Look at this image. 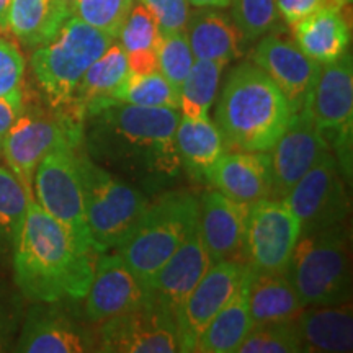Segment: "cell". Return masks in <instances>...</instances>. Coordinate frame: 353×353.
Returning <instances> with one entry per match:
<instances>
[{"label": "cell", "mask_w": 353, "mask_h": 353, "mask_svg": "<svg viewBox=\"0 0 353 353\" xmlns=\"http://www.w3.org/2000/svg\"><path fill=\"white\" fill-rule=\"evenodd\" d=\"M294 39L317 64H327L350 48V26L342 8L324 6L293 25Z\"/></svg>", "instance_id": "cell-25"}, {"label": "cell", "mask_w": 353, "mask_h": 353, "mask_svg": "<svg viewBox=\"0 0 353 353\" xmlns=\"http://www.w3.org/2000/svg\"><path fill=\"white\" fill-rule=\"evenodd\" d=\"M327 3L329 0H275L278 15L290 26L296 25Z\"/></svg>", "instance_id": "cell-41"}, {"label": "cell", "mask_w": 353, "mask_h": 353, "mask_svg": "<svg viewBox=\"0 0 353 353\" xmlns=\"http://www.w3.org/2000/svg\"><path fill=\"white\" fill-rule=\"evenodd\" d=\"M114 38L77 17H69L56 37L32 54L34 81L52 108L68 110L85 70L103 54Z\"/></svg>", "instance_id": "cell-6"}, {"label": "cell", "mask_w": 353, "mask_h": 353, "mask_svg": "<svg viewBox=\"0 0 353 353\" xmlns=\"http://www.w3.org/2000/svg\"><path fill=\"white\" fill-rule=\"evenodd\" d=\"M68 301L33 303L21 319L13 350L23 353L99 352L100 337L90 325L72 314Z\"/></svg>", "instance_id": "cell-11"}, {"label": "cell", "mask_w": 353, "mask_h": 353, "mask_svg": "<svg viewBox=\"0 0 353 353\" xmlns=\"http://www.w3.org/2000/svg\"><path fill=\"white\" fill-rule=\"evenodd\" d=\"M228 64L219 61L195 59L180 88V114L188 118H206L213 107L221 76Z\"/></svg>", "instance_id": "cell-32"}, {"label": "cell", "mask_w": 353, "mask_h": 353, "mask_svg": "<svg viewBox=\"0 0 353 353\" xmlns=\"http://www.w3.org/2000/svg\"><path fill=\"white\" fill-rule=\"evenodd\" d=\"M223 8L195 7L190 12L185 34L195 59L229 64L242 56L244 37Z\"/></svg>", "instance_id": "cell-23"}, {"label": "cell", "mask_w": 353, "mask_h": 353, "mask_svg": "<svg viewBox=\"0 0 353 353\" xmlns=\"http://www.w3.org/2000/svg\"><path fill=\"white\" fill-rule=\"evenodd\" d=\"M82 138L83 123L69 110L25 103L2 141V157L33 195V175L41 159L61 145H81Z\"/></svg>", "instance_id": "cell-8"}, {"label": "cell", "mask_w": 353, "mask_h": 353, "mask_svg": "<svg viewBox=\"0 0 353 353\" xmlns=\"http://www.w3.org/2000/svg\"><path fill=\"white\" fill-rule=\"evenodd\" d=\"M342 175L337 159L327 151L283 198L298 216L301 232L345 223L350 200Z\"/></svg>", "instance_id": "cell-12"}, {"label": "cell", "mask_w": 353, "mask_h": 353, "mask_svg": "<svg viewBox=\"0 0 353 353\" xmlns=\"http://www.w3.org/2000/svg\"><path fill=\"white\" fill-rule=\"evenodd\" d=\"M130 76L128 57L121 44L112 43L83 74L70 100L69 112L83 123L87 117L114 103L117 88Z\"/></svg>", "instance_id": "cell-22"}, {"label": "cell", "mask_w": 353, "mask_h": 353, "mask_svg": "<svg viewBox=\"0 0 353 353\" xmlns=\"http://www.w3.org/2000/svg\"><path fill=\"white\" fill-rule=\"evenodd\" d=\"M25 59L19 46L0 38V99H25Z\"/></svg>", "instance_id": "cell-38"}, {"label": "cell", "mask_w": 353, "mask_h": 353, "mask_svg": "<svg viewBox=\"0 0 353 353\" xmlns=\"http://www.w3.org/2000/svg\"><path fill=\"white\" fill-rule=\"evenodd\" d=\"M211 263L213 260L203 244L196 224L183 244L179 247V250L164 263V267L159 268L145 281L151 301L165 309L176 321L185 299L188 298L203 275L208 272Z\"/></svg>", "instance_id": "cell-20"}, {"label": "cell", "mask_w": 353, "mask_h": 353, "mask_svg": "<svg viewBox=\"0 0 353 353\" xmlns=\"http://www.w3.org/2000/svg\"><path fill=\"white\" fill-rule=\"evenodd\" d=\"M72 13L61 0H12L7 10L6 30L26 48L51 41Z\"/></svg>", "instance_id": "cell-27"}, {"label": "cell", "mask_w": 353, "mask_h": 353, "mask_svg": "<svg viewBox=\"0 0 353 353\" xmlns=\"http://www.w3.org/2000/svg\"><path fill=\"white\" fill-rule=\"evenodd\" d=\"M99 352L175 353L180 350L176 321L165 309L149 301L101 322Z\"/></svg>", "instance_id": "cell-14"}, {"label": "cell", "mask_w": 353, "mask_h": 353, "mask_svg": "<svg viewBox=\"0 0 353 353\" xmlns=\"http://www.w3.org/2000/svg\"><path fill=\"white\" fill-rule=\"evenodd\" d=\"M190 6L193 7H214V8H226L231 3V0H188Z\"/></svg>", "instance_id": "cell-43"}, {"label": "cell", "mask_w": 353, "mask_h": 353, "mask_svg": "<svg viewBox=\"0 0 353 353\" xmlns=\"http://www.w3.org/2000/svg\"><path fill=\"white\" fill-rule=\"evenodd\" d=\"M299 236L298 216L283 198L254 203L247 219V263L254 272H285Z\"/></svg>", "instance_id": "cell-13"}, {"label": "cell", "mask_w": 353, "mask_h": 353, "mask_svg": "<svg viewBox=\"0 0 353 353\" xmlns=\"http://www.w3.org/2000/svg\"><path fill=\"white\" fill-rule=\"evenodd\" d=\"M306 307L286 272H254L249 280L252 325L293 322Z\"/></svg>", "instance_id": "cell-26"}, {"label": "cell", "mask_w": 353, "mask_h": 353, "mask_svg": "<svg viewBox=\"0 0 353 353\" xmlns=\"http://www.w3.org/2000/svg\"><path fill=\"white\" fill-rule=\"evenodd\" d=\"M229 6L231 19L247 43L273 32L280 21L275 0H231Z\"/></svg>", "instance_id": "cell-36"}, {"label": "cell", "mask_w": 353, "mask_h": 353, "mask_svg": "<svg viewBox=\"0 0 353 353\" xmlns=\"http://www.w3.org/2000/svg\"><path fill=\"white\" fill-rule=\"evenodd\" d=\"M206 182L231 200L252 206L272 196V172L268 152H224L206 175Z\"/></svg>", "instance_id": "cell-21"}, {"label": "cell", "mask_w": 353, "mask_h": 353, "mask_svg": "<svg viewBox=\"0 0 353 353\" xmlns=\"http://www.w3.org/2000/svg\"><path fill=\"white\" fill-rule=\"evenodd\" d=\"M294 110L275 82L252 61L237 64L224 82L214 121L232 151L268 152Z\"/></svg>", "instance_id": "cell-3"}, {"label": "cell", "mask_w": 353, "mask_h": 353, "mask_svg": "<svg viewBox=\"0 0 353 353\" xmlns=\"http://www.w3.org/2000/svg\"><path fill=\"white\" fill-rule=\"evenodd\" d=\"M285 272L304 306L350 301V242L345 224L301 232Z\"/></svg>", "instance_id": "cell-4"}, {"label": "cell", "mask_w": 353, "mask_h": 353, "mask_svg": "<svg viewBox=\"0 0 353 353\" xmlns=\"http://www.w3.org/2000/svg\"><path fill=\"white\" fill-rule=\"evenodd\" d=\"M294 322L303 352L345 353L353 348L350 301L330 306H306Z\"/></svg>", "instance_id": "cell-24"}, {"label": "cell", "mask_w": 353, "mask_h": 353, "mask_svg": "<svg viewBox=\"0 0 353 353\" xmlns=\"http://www.w3.org/2000/svg\"><path fill=\"white\" fill-rule=\"evenodd\" d=\"M175 145L180 164L196 180H206L211 167L226 149L218 126L210 117L188 118L182 114L175 131Z\"/></svg>", "instance_id": "cell-28"}, {"label": "cell", "mask_w": 353, "mask_h": 353, "mask_svg": "<svg viewBox=\"0 0 353 353\" xmlns=\"http://www.w3.org/2000/svg\"><path fill=\"white\" fill-rule=\"evenodd\" d=\"M118 38L126 52L130 72L148 74L157 70V48L161 33L154 15L143 3L132 6Z\"/></svg>", "instance_id": "cell-30"}, {"label": "cell", "mask_w": 353, "mask_h": 353, "mask_svg": "<svg viewBox=\"0 0 353 353\" xmlns=\"http://www.w3.org/2000/svg\"><path fill=\"white\" fill-rule=\"evenodd\" d=\"M327 151H330L327 141L311 117L304 110L294 113L283 134L268 151L272 196L288 195L298 180Z\"/></svg>", "instance_id": "cell-17"}, {"label": "cell", "mask_w": 353, "mask_h": 353, "mask_svg": "<svg viewBox=\"0 0 353 353\" xmlns=\"http://www.w3.org/2000/svg\"><path fill=\"white\" fill-rule=\"evenodd\" d=\"M25 107V99H0V144L8 130L20 117Z\"/></svg>", "instance_id": "cell-42"}, {"label": "cell", "mask_w": 353, "mask_h": 353, "mask_svg": "<svg viewBox=\"0 0 353 353\" xmlns=\"http://www.w3.org/2000/svg\"><path fill=\"white\" fill-rule=\"evenodd\" d=\"M0 156H2V144H0Z\"/></svg>", "instance_id": "cell-47"}, {"label": "cell", "mask_w": 353, "mask_h": 353, "mask_svg": "<svg viewBox=\"0 0 353 353\" xmlns=\"http://www.w3.org/2000/svg\"><path fill=\"white\" fill-rule=\"evenodd\" d=\"M193 63L195 56L185 32L161 37L157 48V70L169 81L179 95Z\"/></svg>", "instance_id": "cell-35"}, {"label": "cell", "mask_w": 353, "mask_h": 353, "mask_svg": "<svg viewBox=\"0 0 353 353\" xmlns=\"http://www.w3.org/2000/svg\"><path fill=\"white\" fill-rule=\"evenodd\" d=\"M12 0H0V28L6 30V20H7V10L10 6Z\"/></svg>", "instance_id": "cell-44"}, {"label": "cell", "mask_w": 353, "mask_h": 353, "mask_svg": "<svg viewBox=\"0 0 353 353\" xmlns=\"http://www.w3.org/2000/svg\"><path fill=\"white\" fill-rule=\"evenodd\" d=\"M61 2H63L64 6L69 8L70 13H72V7H74V2H76V0H61Z\"/></svg>", "instance_id": "cell-45"}, {"label": "cell", "mask_w": 353, "mask_h": 353, "mask_svg": "<svg viewBox=\"0 0 353 353\" xmlns=\"http://www.w3.org/2000/svg\"><path fill=\"white\" fill-rule=\"evenodd\" d=\"M152 13L161 37L185 32L190 15L188 0H139Z\"/></svg>", "instance_id": "cell-40"}, {"label": "cell", "mask_w": 353, "mask_h": 353, "mask_svg": "<svg viewBox=\"0 0 353 353\" xmlns=\"http://www.w3.org/2000/svg\"><path fill=\"white\" fill-rule=\"evenodd\" d=\"M343 2H345V6H347V7H350V6H352V2H353V0H343Z\"/></svg>", "instance_id": "cell-46"}, {"label": "cell", "mask_w": 353, "mask_h": 353, "mask_svg": "<svg viewBox=\"0 0 353 353\" xmlns=\"http://www.w3.org/2000/svg\"><path fill=\"white\" fill-rule=\"evenodd\" d=\"M301 339L294 322L252 325L236 353H299Z\"/></svg>", "instance_id": "cell-34"}, {"label": "cell", "mask_w": 353, "mask_h": 353, "mask_svg": "<svg viewBox=\"0 0 353 353\" xmlns=\"http://www.w3.org/2000/svg\"><path fill=\"white\" fill-rule=\"evenodd\" d=\"M252 272L244 278L234 296L206 325L195 343L200 353H236L237 348L252 329L249 309V280Z\"/></svg>", "instance_id": "cell-29"}, {"label": "cell", "mask_w": 353, "mask_h": 353, "mask_svg": "<svg viewBox=\"0 0 353 353\" xmlns=\"http://www.w3.org/2000/svg\"><path fill=\"white\" fill-rule=\"evenodd\" d=\"M254 48L250 61L276 83L290 100L294 113L301 112L321 64L304 54L293 39L278 33H267Z\"/></svg>", "instance_id": "cell-18"}, {"label": "cell", "mask_w": 353, "mask_h": 353, "mask_svg": "<svg viewBox=\"0 0 353 353\" xmlns=\"http://www.w3.org/2000/svg\"><path fill=\"white\" fill-rule=\"evenodd\" d=\"M85 317L92 324L131 311L151 301L148 286L117 252H101L85 294Z\"/></svg>", "instance_id": "cell-16"}, {"label": "cell", "mask_w": 353, "mask_h": 353, "mask_svg": "<svg viewBox=\"0 0 353 353\" xmlns=\"http://www.w3.org/2000/svg\"><path fill=\"white\" fill-rule=\"evenodd\" d=\"M88 231L99 252L117 249L134 229L149 200L141 190L118 179L77 149Z\"/></svg>", "instance_id": "cell-7"}, {"label": "cell", "mask_w": 353, "mask_h": 353, "mask_svg": "<svg viewBox=\"0 0 353 353\" xmlns=\"http://www.w3.org/2000/svg\"><path fill=\"white\" fill-rule=\"evenodd\" d=\"M21 293L0 280V352L13 350L19 335L23 311Z\"/></svg>", "instance_id": "cell-39"}, {"label": "cell", "mask_w": 353, "mask_h": 353, "mask_svg": "<svg viewBox=\"0 0 353 353\" xmlns=\"http://www.w3.org/2000/svg\"><path fill=\"white\" fill-rule=\"evenodd\" d=\"M99 255L79 244L32 200L12 252L15 288L32 303L81 301L92 283Z\"/></svg>", "instance_id": "cell-2"}, {"label": "cell", "mask_w": 353, "mask_h": 353, "mask_svg": "<svg viewBox=\"0 0 353 353\" xmlns=\"http://www.w3.org/2000/svg\"><path fill=\"white\" fill-rule=\"evenodd\" d=\"M32 200V192L7 165H0V265L12 260L13 245Z\"/></svg>", "instance_id": "cell-31"}, {"label": "cell", "mask_w": 353, "mask_h": 353, "mask_svg": "<svg viewBox=\"0 0 353 353\" xmlns=\"http://www.w3.org/2000/svg\"><path fill=\"white\" fill-rule=\"evenodd\" d=\"M198 224V200L187 192H167L149 203L117 254L148 281L183 244Z\"/></svg>", "instance_id": "cell-5"}, {"label": "cell", "mask_w": 353, "mask_h": 353, "mask_svg": "<svg viewBox=\"0 0 353 353\" xmlns=\"http://www.w3.org/2000/svg\"><path fill=\"white\" fill-rule=\"evenodd\" d=\"M303 110L324 134L342 174L350 176L353 130V61L350 51L332 63L321 64Z\"/></svg>", "instance_id": "cell-9"}, {"label": "cell", "mask_w": 353, "mask_h": 353, "mask_svg": "<svg viewBox=\"0 0 353 353\" xmlns=\"http://www.w3.org/2000/svg\"><path fill=\"white\" fill-rule=\"evenodd\" d=\"M252 272L249 263L221 260L211 263L176 316L180 350L195 352V343L213 317L226 306L244 278Z\"/></svg>", "instance_id": "cell-15"}, {"label": "cell", "mask_w": 353, "mask_h": 353, "mask_svg": "<svg viewBox=\"0 0 353 353\" xmlns=\"http://www.w3.org/2000/svg\"><path fill=\"white\" fill-rule=\"evenodd\" d=\"M114 103L138 105V107H167L179 110L180 97L169 81L159 70L134 74L125 79L113 95Z\"/></svg>", "instance_id": "cell-33"}, {"label": "cell", "mask_w": 353, "mask_h": 353, "mask_svg": "<svg viewBox=\"0 0 353 353\" xmlns=\"http://www.w3.org/2000/svg\"><path fill=\"white\" fill-rule=\"evenodd\" d=\"M180 110L112 103L83 120L87 156L131 180L167 183L179 175L175 131Z\"/></svg>", "instance_id": "cell-1"}, {"label": "cell", "mask_w": 353, "mask_h": 353, "mask_svg": "<svg viewBox=\"0 0 353 353\" xmlns=\"http://www.w3.org/2000/svg\"><path fill=\"white\" fill-rule=\"evenodd\" d=\"M77 149L79 145H61L41 159L33 175V200L79 244L97 250L87 226Z\"/></svg>", "instance_id": "cell-10"}, {"label": "cell", "mask_w": 353, "mask_h": 353, "mask_svg": "<svg viewBox=\"0 0 353 353\" xmlns=\"http://www.w3.org/2000/svg\"><path fill=\"white\" fill-rule=\"evenodd\" d=\"M250 206L211 190L198 201V229L211 260L247 263V219Z\"/></svg>", "instance_id": "cell-19"}, {"label": "cell", "mask_w": 353, "mask_h": 353, "mask_svg": "<svg viewBox=\"0 0 353 353\" xmlns=\"http://www.w3.org/2000/svg\"><path fill=\"white\" fill-rule=\"evenodd\" d=\"M132 8V0H76L72 15L117 39Z\"/></svg>", "instance_id": "cell-37"}]
</instances>
